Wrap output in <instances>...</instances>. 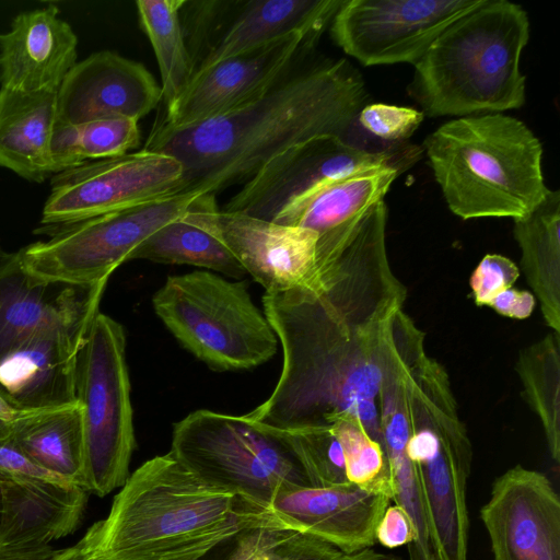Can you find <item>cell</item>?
I'll return each mask as SVG.
<instances>
[{
	"label": "cell",
	"mask_w": 560,
	"mask_h": 560,
	"mask_svg": "<svg viewBox=\"0 0 560 560\" xmlns=\"http://www.w3.org/2000/svg\"><path fill=\"white\" fill-rule=\"evenodd\" d=\"M9 440L44 470L83 488V423L78 400L24 412L11 422Z\"/></svg>",
	"instance_id": "obj_25"
},
{
	"label": "cell",
	"mask_w": 560,
	"mask_h": 560,
	"mask_svg": "<svg viewBox=\"0 0 560 560\" xmlns=\"http://www.w3.org/2000/svg\"><path fill=\"white\" fill-rule=\"evenodd\" d=\"M131 259L191 265L232 278H241L246 273L223 244L208 232L183 220V217L166 223L151 234L132 253Z\"/></svg>",
	"instance_id": "obj_27"
},
{
	"label": "cell",
	"mask_w": 560,
	"mask_h": 560,
	"mask_svg": "<svg viewBox=\"0 0 560 560\" xmlns=\"http://www.w3.org/2000/svg\"><path fill=\"white\" fill-rule=\"evenodd\" d=\"M483 0H345L330 23L335 44L363 66L415 65L455 20Z\"/></svg>",
	"instance_id": "obj_12"
},
{
	"label": "cell",
	"mask_w": 560,
	"mask_h": 560,
	"mask_svg": "<svg viewBox=\"0 0 560 560\" xmlns=\"http://www.w3.org/2000/svg\"><path fill=\"white\" fill-rule=\"evenodd\" d=\"M75 396L82 408L83 489L105 497L128 479L136 436L125 329L101 312L79 352Z\"/></svg>",
	"instance_id": "obj_8"
},
{
	"label": "cell",
	"mask_w": 560,
	"mask_h": 560,
	"mask_svg": "<svg viewBox=\"0 0 560 560\" xmlns=\"http://www.w3.org/2000/svg\"><path fill=\"white\" fill-rule=\"evenodd\" d=\"M183 220L223 244L266 292L319 284L318 235L311 230L220 210L214 196L198 198Z\"/></svg>",
	"instance_id": "obj_14"
},
{
	"label": "cell",
	"mask_w": 560,
	"mask_h": 560,
	"mask_svg": "<svg viewBox=\"0 0 560 560\" xmlns=\"http://www.w3.org/2000/svg\"><path fill=\"white\" fill-rule=\"evenodd\" d=\"M423 145L450 210L464 220L521 219L550 191L541 142L515 117L489 113L450 120Z\"/></svg>",
	"instance_id": "obj_4"
},
{
	"label": "cell",
	"mask_w": 560,
	"mask_h": 560,
	"mask_svg": "<svg viewBox=\"0 0 560 560\" xmlns=\"http://www.w3.org/2000/svg\"><path fill=\"white\" fill-rule=\"evenodd\" d=\"M182 165L142 149L56 174L40 225L68 224L177 194Z\"/></svg>",
	"instance_id": "obj_13"
},
{
	"label": "cell",
	"mask_w": 560,
	"mask_h": 560,
	"mask_svg": "<svg viewBox=\"0 0 560 560\" xmlns=\"http://www.w3.org/2000/svg\"><path fill=\"white\" fill-rule=\"evenodd\" d=\"M57 119V93L0 88V166L33 183L51 175L48 141Z\"/></svg>",
	"instance_id": "obj_24"
},
{
	"label": "cell",
	"mask_w": 560,
	"mask_h": 560,
	"mask_svg": "<svg viewBox=\"0 0 560 560\" xmlns=\"http://www.w3.org/2000/svg\"><path fill=\"white\" fill-rule=\"evenodd\" d=\"M0 549L37 550L72 534L88 502L83 488L59 480L0 476Z\"/></svg>",
	"instance_id": "obj_22"
},
{
	"label": "cell",
	"mask_w": 560,
	"mask_h": 560,
	"mask_svg": "<svg viewBox=\"0 0 560 560\" xmlns=\"http://www.w3.org/2000/svg\"><path fill=\"white\" fill-rule=\"evenodd\" d=\"M423 118L421 110L384 103L366 104L358 115L360 125L366 131L393 142L408 139Z\"/></svg>",
	"instance_id": "obj_33"
},
{
	"label": "cell",
	"mask_w": 560,
	"mask_h": 560,
	"mask_svg": "<svg viewBox=\"0 0 560 560\" xmlns=\"http://www.w3.org/2000/svg\"><path fill=\"white\" fill-rule=\"evenodd\" d=\"M524 399L539 418L551 458L560 462V338L547 335L518 355Z\"/></svg>",
	"instance_id": "obj_28"
},
{
	"label": "cell",
	"mask_w": 560,
	"mask_h": 560,
	"mask_svg": "<svg viewBox=\"0 0 560 560\" xmlns=\"http://www.w3.org/2000/svg\"><path fill=\"white\" fill-rule=\"evenodd\" d=\"M48 162L51 175L85 163L81 150L79 125L56 119L48 141Z\"/></svg>",
	"instance_id": "obj_36"
},
{
	"label": "cell",
	"mask_w": 560,
	"mask_h": 560,
	"mask_svg": "<svg viewBox=\"0 0 560 560\" xmlns=\"http://www.w3.org/2000/svg\"><path fill=\"white\" fill-rule=\"evenodd\" d=\"M260 525L273 524L266 513L206 483L167 453L130 474L107 517L85 535L102 560H199Z\"/></svg>",
	"instance_id": "obj_2"
},
{
	"label": "cell",
	"mask_w": 560,
	"mask_h": 560,
	"mask_svg": "<svg viewBox=\"0 0 560 560\" xmlns=\"http://www.w3.org/2000/svg\"><path fill=\"white\" fill-rule=\"evenodd\" d=\"M406 454L417 474L438 560H468L472 448L448 383H415L406 393Z\"/></svg>",
	"instance_id": "obj_7"
},
{
	"label": "cell",
	"mask_w": 560,
	"mask_h": 560,
	"mask_svg": "<svg viewBox=\"0 0 560 560\" xmlns=\"http://www.w3.org/2000/svg\"><path fill=\"white\" fill-rule=\"evenodd\" d=\"M97 314L43 328L3 354L0 396L19 410L77 401L78 357Z\"/></svg>",
	"instance_id": "obj_16"
},
{
	"label": "cell",
	"mask_w": 560,
	"mask_h": 560,
	"mask_svg": "<svg viewBox=\"0 0 560 560\" xmlns=\"http://www.w3.org/2000/svg\"><path fill=\"white\" fill-rule=\"evenodd\" d=\"M335 560H401L395 556L382 553L373 550L372 548H365L350 553H341Z\"/></svg>",
	"instance_id": "obj_43"
},
{
	"label": "cell",
	"mask_w": 560,
	"mask_h": 560,
	"mask_svg": "<svg viewBox=\"0 0 560 560\" xmlns=\"http://www.w3.org/2000/svg\"><path fill=\"white\" fill-rule=\"evenodd\" d=\"M342 552L310 534L295 533L279 551L277 560H335Z\"/></svg>",
	"instance_id": "obj_38"
},
{
	"label": "cell",
	"mask_w": 560,
	"mask_h": 560,
	"mask_svg": "<svg viewBox=\"0 0 560 560\" xmlns=\"http://www.w3.org/2000/svg\"><path fill=\"white\" fill-rule=\"evenodd\" d=\"M72 546L65 549H54L47 546L37 550L11 551L0 549V560H66Z\"/></svg>",
	"instance_id": "obj_41"
},
{
	"label": "cell",
	"mask_w": 560,
	"mask_h": 560,
	"mask_svg": "<svg viewBox=\"0 0 560 560\" xmlns=\"http://www.w3.org/2000/svg\"><path fill=\"white\" fill-rule=\"evenodd\" d=\"M298 532L277 525H260L237 535L229 560H277L281 546Z\"/></svg>",
	"instance_id": "obj_35"
},
{
	"label": "cell",
	"mask_w": 560,
	"mask_h": 560,
	"mask_svg": "<svg viewBox=\"0 0 560 560\" xmlns=\"http://www.w3.org/2000/svg\"><path fill=\"white\" fill-rule=\"evenodd\" d=\"M480 518L492 560H560V499L542 472L508 469L493 481Z\"/></svg>",
	"instance_id": "obj_15"
},
{
	"label": "cell",
	"mask_w": 560,
	"mask_h": 560,
	"mask_svg": "<svg viewBox=\"0 0 560 560\" xmlns=\"http://www.w3.org/2000/svg\"><path fill=\"white\" fill-rule=\"evenodd\" d=\"M419 150L370 151L337 136L300 143L264 165L244 182L222 210L273 221L289 205L330 180L385 166H408Z\"/></svg>",
	"instance_id": "obj_11"
},
{
	"label": "cell",
	"mask_w": 560,
	"mask_h": 560,
	"mask_svg": "<svg viewBox=\"0 0 560 560\" xmlns=\"http://www.w3.org/2000/svg\"><path fill=\"white\" fill-rule=\"evenodd\" d=\"M416 539L415 526L405 510L398 505H388L375 529V542L393 549L409 546Z\"/></svg>",
	"instance_id": "obj_37"
},
{
	"label": "cell",
	"mask_w": 560,
	"mask_h": 560,
	"mask_svg": "<svg viewBox=\"0 0 560 560\" xmlns=\"http://www.w3.org/2000/svg\"><path fill=\"white\" fill-rule=\"evenodd\" d=\"M404 170L385 166L325 183L289 205L273 222L307 229L323 238L384 200Z\"/></svg>",
	"instance_id": "obj_23"
},
{
	"label": "cell",
	"mask_w": 560,
	"mask_h": 560,
	"mask_svg": "<svg viewBox=\"0 0 560 560\" xmlns=\"http://www.w3.org/2000/svg\"><path fill=\"white\" fill-rule=\"evenodd\" d=\"M292 431L296 457L311 487L349 482L343 451L331 425Z\"/></svg>",
	"instance_id": "obj_31"
},
{
	"label": "cell",
	"mask_w": 560,
	"mask_h": 560,
	"mask_svg": "<svg viewBox=\"0 0 560 560\" xmlns=\"http://www.w3.org/2000/svg\"><path fill=\"white\" fill-rule=\"evenodd\" d=\"M107 281L69 285L37 280L22 267L19 252L0 245V358L43 328L97 314Z\"/></svg>",
	"instance_id": "obj_20"
},
{
	"label": "cell",
	"mask_w": 560,
	"mask_h": 560,
	"mask_svg": "<svg viewBox=\"0 0 560 560\" xmlns=\"http://www.w3.org/2000/svg\"><path fill=\"white\" fill-rule=\"evenodd\" d=\"M168 453L206 483L266 514L281 490L310 486L293 431L246 415L196 410L174 424Z\"/></svg>",
	"instance_id": "obj_5"
},
{
	"label": "cell",
	"mask_w": 560,
	"mask_h": 560,
	"mask_svg": "<svg viewBox=\"0 0 560 560\" xmlns=\"http://www.w3.org/2000/svg\"><path fill=\"white\" fill-rule=\"evenodd\" d=\"M514 236L544 319L560 335V192L550 190L530 213L514 220Z\"/></svg>",
	"instance_id": "obj_26"
},
{
	"label": "cell",
	"mask_w": 560,
	"mask_h": 560,
	"mask_svg": "<svg viewBox=\"0 0 560 560\" xmlns=\"http://www.w3.org/2000/svg\"><path fill=\"white\" fill-rule=\"evenodd\" d=\"M0 476L32 477L65 481L34 464L9 439L0 441Z\"/></svg>",
	"instance_id": "obj_39"
},
{
	"label": "cell",
	"mask_w": 560,
	"mask_h": 560,
	"mask_svg": "<svg viewBox=\"0 0 560 560\" xmlns=\"http://www.w3.org/2000/svg\"><path fill=\"white\" fill-rule=\"evenodd\" d=\"M329 425L341 444L348 481L392 500V478L383 446L354 420L339 418Z\"/></svg>",
	"instance_id": "obj_30"
},
{
	"label": "cell",
	"mask_w": 560,
	"mask_h": 560,
	"mask_svg": "<svg viewBox=\"0 0 560 560\" xmlns=\"http://www.w3.org/2000/svg\"><path fill=\"white\" fill-rule=\"evenodd\" d=\"M184 1H136L141 27L159 65L165 105L171 104L186 89L194 74L179 15Z\"/></svg>",
	"instance_id": "obj_29"
},
{
	"label": "cell",
	"mask_w": 560,
	"mask_h": 560,
	"mask_svg": "<svg viewBox=\"0 0 560 560\" xmlns=\"http://www.w3.org/2000/svg\"><path fill=\"white\" fill-rule=\"evenodd\" d=\"M66 560H102L93 551L90 541L84 535L79 542L72 546L71 552Z\"/></svg>",
	"instance_id": "obj_44"
},
{
	"label": "cell",
	"mask_w": 560,
	"mask_h": 560,
	"mask_svg": "<svg viewBox=\"0 0 560 560\" xmlns=\"http://www.w3.org/2000/svg\"><path fill=\"white\" fill-rule=\"evenodd\" d=\"M85 162L117 158L140 143L138 120L124 116L104 117L79 125Z\"/></svg>",
	"instance_id": "obj_32"
},
{
	"label": "cell",
	"mask_w": 560,
	"mask_h": 560,
	"mask_svg": "<svg viewBox=\"0 0 560 560\" xmlns=\"http://www.w3.org/2000/svg\"><path fill=\"white\" fill-rule=\"evenodd\" d=\"M343 2L185 0L179 15L194 74L293 33L315 46Z\"/></svg>",
	"instance_id": "obj_10"
},
{
	"label": "cell",
	"mask_w": 560,
	"mask_h": 560,
	"mask_svg": "<svg viewBox=\"0 0 560 560\" xmlns=\"http://www.w3.org/2000/svg\"><path fill=\"white\" fill-rule=\"evenodd\" d=\"M303 48L257 97L180 127L158 121L144 149L182 165L177 194L214 196L246 182L284 151L322 136L347 140L368 93L346 59L311 61Z\"/></svg>",
	"instance_id": "obj_1"
},
{
	"label": "cell",
	"mask_w": 560,
	"mask_h": 560,
	"mask_svg": "<svg viewBox=\"0 0 560 560\" xmlns=\"http://www.w3.org/2000/svg\"><path fill=\"white\" fill-rule=\"evenodd\" d=\"M389 502L350 482L304 486L278 492L267 514L281 528L313 535L350 553L375 544L377 523Z\"/></svg>",
	"instance_id": "obj_18"
},
{
	"label": "cell",
	"mask_w": 560,
	"mask_h": 560,
	"mask_svg": "<svg viewBox=\"0 0 560 560\" xmlns=\"http://www.w3.org/2000/svg\"><path fill=\"white\" fill-rule=\"evenodd\" d=\"M535 305L536 299L530 292L513 287L498 294L489 304L497 313L514 319L529 317Z\"/></svg>",
	"instance_id": "obj_40"
},
{
	"label": "cell",
	"mask_w": 560,
	"mask_h": 560,
	"mask_svg": "<svg viewBox=\"0 0 560 560\" xmlns=\"http://www.w3.org/2000/svg\"><path fill=\"white\" fill-rule=\"evenodd\" d=\"M26 411L13 408L0 396V441L9 439L11 422Z\"/></svg>",
	"instance_id": "obj_42"
},
{
	"label": "cell",
	"mask_w": 560,
	"mask_h": 560,
	"mask_svg": "<svg viewBox=\"0 0 560 560\" xmlns=\"http://www.w3.org/2000/svg\"><path fill=\"white\" fill-rule=\"evenodd\" d=\"M152 304L178 342L212 370L253 369L278 350V337L246 281L205 270L172 276Z\"/></svg>",
	"instance_id": "obj_6"
},
{
	"label": "cell",
	"mask_w": 560,
	"mask_h": 560,
	"mask_svg": "<svg viewBox=\"0 0 560 560\" xmlns=\"http://www.w3.org/2000/svg\"><path fill=\"white\" fill-rule=\"evenodd\" d=\"M1 515H2V487H1V479H0V524H1Z\"/></svg>",
	"instance_id": "obj_45"
},
{
	"label": "cell",
	"mask_w": 560,
	"mask_h": 560,
	"mask_svg": "<svg viewBox=\"0 0 560 560\" xmlns=\"http://www.w3.org/2000/svg\"><path fill=\"white\" fill-rule=\"evenodd\" d=\"M520 276L518 267L508 257L486 255L470 277V288L479 306H489L501 292L511 288Z\"/></svg>",
	"instance_id": "obj_34"
},
{
	"label": "cell",
	"mask_w": 560,
	"mask_h": 560,
	"mask_svg": "<svg viewBox=\"0 0 560 560\" xmlns=\"http://www.w3.org/2000/svg\"><path fill=\"white\" fill-rule=\"evenodd\" d=\"M313 47L293 33L201 70L166 105L161 120L180 127L230 112L261 94L303 48Z\"/></svg>",
	"instance_id": "obj_17"
},
{
	"label": "cell",
	"mask_w": 560,
	"mask_h": 560,
	"mask_svg": "<svg viewBox=\"0 0 560 560\" xmlns=\"http://www.w3.org/2000/svg\"><path fill=\"white\" fill-rule=\"evenodd\" d=\"M200 198L172 194L82 221L40 225L48 236L19 252L24 270L37 280L92 285L108 280L156 230L182 218Z\"/></svg>",
	"instance_id": "obj_9"
},
{
	"label": "cell",
	"mask_w": 560,
	"mask_h": 560,
	"mask_svg": "<svg viewBox=\"0 0 560 560\" xmlns=\"http://www.w3.org/2000/svg\"><path fill=\"white\" fill-rule=\"evenodd\" d=\"M528 38L523 7L483 0L435 38L413 65L407 91L429 117L520 108L526 93L520 60Z\"/></svg>",
	"instance_id": "obj_3"
},
{
	"label": "cell",
	"mask_w": 560,
	"mask_h": 560,
	"mask_svg": "<svg viewBox=\"0 0 560 560\" xmlns=\"http://www.w3.org/2000/svg\"><path fill=\"white\" fill-rule=\"evenodd\" d=\"M161 100V86L142 63L102 50L78 61L63 79L57 118L74 125L113 116L139 120Z\"/></svg>",
	"instance_id": "obj_19"
},
{
	"label": "cell",
	"mask_w": 560,
	"mask_h": 560,
	"mask_svg": "<svg viewBox=\"0 0 560 560\" xmlns=\"http://www.w3.org/2000/svg\"><path fill=\"white\" fill-rule=\"evenodd\" d=\"M77 59L78 37L58 7L21 12L0 34V88L57 93Z\"/></svg>",
	"instance_id": "obj_21"
}]
</instances>
